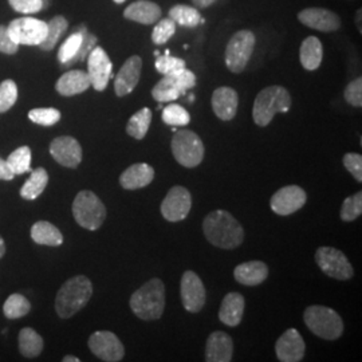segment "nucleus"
Instances as JSON below:
<instances>
[{
  "label": "nucleus",
  "instance_id": "7c9ffc66",
  "mask_svg": "<svg viewBox=\"0 0 362 362\" xmlns=\"http://www.w3.org/2000/svg\"><path fill=\"white\" fill-rule=\"evenodd\" d=\"M19 350L27 358L37 357L43 350L42 337L31 327L22 329L19 333Z\"/></svg>",
  "mask_w": 362,
  "mask_h": 362
},
{
  "label": "nucleus",
  "instance_id": "a18cd8bd",
  "mask_svg": "<svg viewBox=\"0 0 362 362\" xmlns=\"http://www.w3.org/2000/svg\"><path fill=\"white\" fill-rule=\"evenodd\" d=\"M16 13H37L43 8V0H8Z\"/></svg>",
  "mask_w": 362,
  "mask_h": 362
},
{
  "label": "nucleus",
  "instance_id": "f704fd0d",
  "mask_svg": "<svg viewBox=\"0 0 362 362\" xmlns=\"http://www.w3.org/2000/svg\"><path fill=\"white\" fill-rule=\"evenodd\" d=\"M6 163L13 175H23L26 172H31V149L28 146L18 148L8 156Z\"/></svg>",
  "mask_w": 362,
  "mask_h": 362
},
{
  "label": "nucleus",
  "instance_id": "79ce46f5",
  "mask_svg": "<svg viewBox=\"0 0 362 362\" xmlns=\"http://www.w3.org/2000/svg\"><path fill=\"white\" fill-rule=\"evenodd\" d=\"M18 100V88L11 79H6L0 83V113H4L13 107Z\"/></svg>",
  "mask_w": 362,
  "mask_h": 362
},
{
  "label": "nucleus",
  "instance_id": "c9c22d12",
  "mask_svg": "<svg viewBox=\"0 0 362 362\" xmlns=\"http://www.w3.org/2000/svg\"><path fill=\"white\" fill-rule=\"evenodd\" d=\"M31 310V305L28 302L26 297H23L22 294H13L7 298V300L4 302L3 311L4 315L10 320H16V318H22L28 311Z\"/></svg>",
  "mask_w": 362,
  "mask_h": 362
},
{
  "label": "nucleus",
  "instance_id": "e433bc0d",
  "mask_svg": "<svg viewBox=\"0 0 362 362\" xmlns=\"http://www.w3.org/2000/svg\"><path fill=\"white\" fill-rule=\"evenodd\" d=\"M82 42H83L82 33H74L73 35L66 39L65 43L61 46L58 52V59L62 65H69L74 61V58L77 57L78 52L82 47Z\"/></svg>",
  "mask_w": 362,
  "mask_h": 362
},
{
  "label": "nucleus",
  "instance_id": "58836bf2",
  "mask_svg": "<svg viewBox=\"0 0 362 362\" xmlns=\"http://www.w3.org/2000/svg\"><path fill=\"white\" fill-rule=\"evenodd\" d=\"M28 118L38 125L43 127H52L61 119V112L54 107H39L33 109L28 113Z\"/></svg>",
  "mask_w": 362,
  "mask_h": 362
},
{
  "label": "nucleus",
  "instance_id": "09e8293b",
  "mask_svg": "<svg viewBox=\"0 0 362 362\" xmlns=\"http://www.w3.org/2000/svg\"><path fill=\"white\" fill-rule=\"evenodd\" d=\"M13 172L11 169L8 168L6 160L0 158V180H13Z\"/></svg>",
  "mask_w": 362,
  "mask_h": 362
},
{
  "label": "nucleus",
  "instance_id": "b1692460",
  "mask_svg": "<svg viewBox=\"0 0 362 362\" xmlns=\"http://www.w3.org/2000/svg\"><path fill=\"white\" fill-rule=\"evenodd\" d=\"M161 8L158 4L149 0H139L132 3L124 11V16L129 21L141 25H153L161 19Z\"/></svg>",
  "mask_w": 362,
  "mask_h": 362
},
{
  "label": "nucleus",
  "instance_id": "cd10ccee",
  "mask_svg": "<svg viewBox=\"0 0 362 362\" xmlns=\"http://www.w3.org/2000/svg\"><path fill=\"white\" fill-rule=\"evenodd\" d=\"M322 58H324V47L320 39L317 37H309L302 42L300 50H299V59L303 69L309 71L317 70L322 64Z\"/></svg>",
  "mask_w": 362,
  "mask_h": 362
},
{
  "label": "nucleus",
  "instance_id": "f3484780",
  "mask_svg": "<svg viewBox=\"0 0 362 362\" xmlns=\"http://www.w3.org/2000/svg\"><path fill=\"white\" fill-rule=\"evenodd\" d=\"M50 153L54 160L66 168H77L82 161V148L76 139L61 136L50 144Z\"/></svg>",
  "mask_w": 362,
  "mask_h": 362
},
{
  "label": "nucleus",
  "instance_id": "8fccbe9b",
  "mask_svg": "<svg viewBox=\"0 0 362 362\" xmlns=\"http://www.w3.org/2000/svg\"><path fill=\"white\" fill-rule=\"evenodd\" d=\"M197 8H207L211 4L215 3V0H192Z\"/></svg>",
  "mask_w": 362,
  "mask_h": 362
},
{
  "label": "nucleus",
  "instance_id": "f8f14e48",
  "mask_svg": "<svg viewBox=\"0 0 362 362\" xmlns=\"http://www.w3.org/2000/svg\"><path fill=\"white\" fill-rule=\"evenodd\" d=\"M89 348L91 353L103 361L118 362L125 356L124 345L112 332L93 333L89 338Z\"/></svg>",
  "mask_w": 362,
  "mask_h": 362
},
{
  "label": "nucleus",
  "instance_id": "ddd939ff",
  "mask_svg": "<svg viewBox=\"0 0 362 362\" xmlns=\"http://www.w3.org/2000/svg\"><path fill=\"white\" fill-rule=\"evenodd\" d=\"M192 208V196L184 187L176 185L169 189L161 203V215L168 221H181L189 215Z\"/></svg>",
  "mask_w": 362,
  "mask_h": 362
},
{
  "label": "nucleus",
  "instance_id": "c03bdc74",
  "mask_svg": "<svg viewBox=\"0 0 362 362\" xmlns=\"http://www.w3.org/2000/svg\"><path fill=\"white\" fill-rule=\"evenodd\" d=\"M345 100L354 107L362 106V78L351 81L345 89Z\"/></svg>",
  "mask_w": 362,
  "mask_h": 362
},
{
  "label": "nucleus",
  "instance_id": "4be33fe9",
  "mask_svg": "<svg viewBox=\"0 0 362 362\" xmlns=\"http://www.w3.org/2000/svg\"><path fill=\"white\" fill-rule=\"evenodd\" d=\"M233 344L231 337L224 332H214L208 337L206 360L208 362H230L233 360Z\"/></svg>",
  "mask_w": 362,
  "mask_h": 362
},
{
  "label": "nucleus",
  "instance_id": "4468645a",
  "mask_svg": "<svg viewBox=\"0 0 362 362\" xmlns=\"http://www.w3.org/2000/svg\"><path fill=\"white\" fill-rule=\"evenodd\" d=\"M181 300L184 309L189 313H199L206 303V287L199 275L194 272L182 274L180 286Z\"/></svg>",
  "mask_w": 362,
  "mask_h": 362
},
{
  "label": "nucleus",
  "instance_id": "412c9836",
  "mask_svg": "<svg viewBox=\"0 0 362 362\" xmlns=\"http://www.w3.org/2000/svg\"><path fill=\"white\" fill-rule=\"evenodd\" d=\"M214 113L221 121H231L236 116L239 106V95L233 88L221 86L212 94Z\"/></svg>",
  "mask_w": 362,
  "mask_h": 362
},
{
  "label": "nucleus",
  "instance_id": "6e6552de",
  "mask_svg": "<svg viewBox=\"0 0 362 362\" xmlns=\"http://www.w3.org/2000/svg\"><path fill=\"white\" fill-rule=\"evenodd\" d=\"M196 86V76L191 70L181 69L176 73L164 76L152 89V95L157 103H172Z\"/></svg>",
  "mask_w": 362,
  "mask_h": 362
},
{
  "label": "nucleus",
  "instance_id": "37998d69",
  "mask_svg": "<svg viewBox=\"0 0 362 362\" xmlns=\"http://www.w3.org/2000/svg\"><path fill=\"white\" fill-rule=\"evenodd\" d=\"M187 64L184 59L176 58V57H170L169 52H165V55H158L156 59V69L158 73H161L163 76H168L172 73H176L181 69H185Z\"/></svg>",
  "mask_w": 362,
  "mask_h": 362
},
{
  "label": "nucleus",
  "instance_id": "393cba45",
  "mask_svg": "<svg viewBox=\"0 0 362 362\" xmlns=\"http://www.w3.org/2000/svg\"><path fill=\"white\" fill-rule=\"evenodd\" d=\"M233 276L240 285L258 286L267 279L269 267L263 262L251 260L236 266Z\"/></svg>",
  "mask_w": 362,
  "mask_h": 362
},
{
  "label": "nucleus",
  "instance_id": "0eeeda50",
  "mask_svg": "<svg viewBox=\"0 0 362 362\" xmlns=\"http://www.w3.org/2000/svg\"><path fill=\"white\" fill-rule=\"evenodd\" d=\"M172 153L182 167L194 168L204 158V144L192 130H179L172 139Z\"/></svg>",
  "mask_w": 362,
  "mask_h": 362
},
{
  "label": "nucleus",
  "instance_id": "2f4dec72",
  "mask_svg": "<svg viewBox=\"0 0 362 362\" xmlns=\"http://www.w3.org/2000/svg\"><path fill=\"white\" fill-rule=\"evenodd\" d=\"M152 122V112L148 107H143L137 113L130 117L129 122L127 125V132L130 137L136 140H143L146 136L149 127Z\"/></svg>",
  "mask_w": 362,
  "mask_h": 362
},
{
  "label": "nucleus",
  "instance_id": "a211bd4d",
  "mask_svg": "<svg viewBox=\"0 0 362 362\" xmlns=\"http://www.w3.org/2000/svg\"><path fill=\"white\" fill-rule=\"evenodd\" d=\"M298 19L302 25L322 33H333L341 27L339 16L327 8L313 7L302 10L298 13Z\"/></svg>",
  "mask_w": 362,
  "mask_h": 362
},
{
  "label": "nucleus",
  "instance_id": "f257e3e1",
  "mask_svg": "<svg viewBox=\"0 0 362 362\" xmlns=\"http://www.w3.org/2000/svg\"><path fill=\"white\" fill-rule=\"evenodd\" d=\"M203 231L208 242L223 250H233L240 246L245 231L239 221L227 211H212L203 221Z\"/></svg>",
  "mask_w": 362,
  "mask_h": 362
},
{
  "label": "nucleus",
  "instance_id": "c85d7f7f",
  "mask_svg": "<svg viewBox=\"0 0 362 362\" xmlns=\"http://www.w3.org/2000/svg\"><path fill=\"white\" fill-rule=\"evenodd\" d=\"M31 238L42 246L58 247L64 243L61 231L49 221H38L31 228Z\"/></svg>",
  "mask_w": 362,
  "mask_h": 362
},
{
  "label": "nucleus",
  "instance_id": "4c0bfd02",
  "mask_svg": "<svg viewBox=\"0 0 362 362\" xmlns=\"http://www.w3.org/2000/svg\"><path fill=\"white\" fill-rule=\"evenodd\" d=\"M163 121L170 127H187L191 121L189 113L181 105L170 104L163 110Z\"/></svg>",
  "mask_w": 362,
  "mask_h": 362
},
{
  "label": "nucleus",
  "instance_id": "49530a36",
  "mask_svg": "<svg viewBox=\"0 0 362 362\" xmlns=\"http://www.w3.org/2000/svg\"><path fill=\"white\" fill-rule=\"evenodd\" d=\"M344 165L358 182L362 181V156L358 153H346L344 156Z\"/></svg>",
  "mask_w": 362,
  "mask_h": 362
},
{
  "label": "nucleus",
  "instance_id": "ea45409f",
  "mask_svg": "<svg viewBox=\"0 0 362 362\" xmlns=\"http://www.w3.org/2000/svg\"><path fill=\"white\" fill-rule=\"evenodd\" d=\"M361 214L362 192H357L344 200L341 207V219L344 221H353L360 218Z\"/></svg>",
  "mask_w": 362,
  "mask_h": 362
},
{
  "label": "nucleus",
  "instance_id": "603ef678",
  "mask_svg": "<svg viewBox=\"0 0 362 362\" xmlns=\"http://www.w3.org/2000/svg\"><path fill=\"white\" fill-rule=\"evenodd\" d=\"M361 16H362L361 10H358V13H357V18H356V21H357V22H356V23H357V26H358V30H360V33H361V31H362Z\"/></svg>",
  "mask_w": 362,
  "mask_h": 362
},
{
  "label": "nucleus",
  "instance_id": "a878e982",
  "mask_svg": "<svg viewBox=\"0 0 362 362\" xmlns=\"http://www.w3.org/2000/svg\"><path fill=\"white\" fill-rule=\"evenodd\" d=\"M245 298L239 293H228L223 302L219 311V320L224 325L235 327L242 322L245 314Z\"/></svg>",
  "mask_w": 362,
  "mask_h": 362
},
{
  "label": "nucleus",
  "instance_id": "bb28decb",
  "mask_svg": "<svg viewBox=\"0 0 362 362\" xmlns=\"http://www.w3.org/2000/svg\"><path fill=\"white\" fill-rule=\"evenodd\" d=\"M90 86V79L86 71L71 70L58 79L55 89L64 97H71L88 90Z\"/></svg>",
  "mask_w": 362,
  "mask_h": 362
},
{
  "label": "nucleus",
  "instance_id": "dca6fc26",
  "mask_svg": "<svg viewBox=\"0 0 362 362\" xmlns=\"http://www.w3.org/2000/svg\"><path fill=\"white\" fill-rule=\"evenodd\" d=\"M306 192L298 185H287L275 192L272 197V209L281 216H287L299 211L306 203Z\"/></svg>",
  "mask_w": 362,
  "mask_h": 362
},
{
  "label": "nucleus",
  "instance_id": "7ed1b4c3",
  "mask_svg": "<svg viewBox=\"0 0 362 362\" xmlns=\"http://www.w3.org/2000/svg\"><path fill=\"white\" fill-rule=\"evenodd\" d=\"M93 294L90 279L77 275L66 281L55 298V310L61 318H70L83 309Z\"/></svg>",
  "mask_w": 362,
  "mask_h": 362
},
{
  "label": "nucleus",
  "instance_id": "2eb2a0df",
  "mask_svg": "<svg viewBox=\"0 0 362 362\" xmlns=\"http://www.w3.org/2000/svg\"><path fill=\"white\" fill-rule=\"evenodd\" d=\"M113 65L103 47H94L88 57V76L91 86L97 91H104L112 78Z\"/></svg>",
  "mask_w": 362,
  "mask_h": 362
},
{
  "label": "nucleus",
  "instance_id": "5701e85b",
  "mask_svg": "<svg viewBox=\"0 0 362 362\" xmlns=\"http://www.w3.org/2000/svg\"><path fill=\"white\" fill-rule=\"evenodd\" d=\"M153 179H155V169L152 168L149 164L139 163V164H133L121 175L119 184L125 189L134 191V189L145 188L153 181Z\"/></svg>",
  "mask_w": 362,
  "mask_h": 362
},
{
  "label": "nucleus",
  "instance_id": "39448f33",
  "mask_svg": "<svg viewBox=\"0 0 362 362\" xmlns=\"http://www.w3.org/2000/svg\"><path fill=\"white\" fill-rule=\"evenodd\" d=\"M305 324L314 336L338 339L344 333V322L338 313L326 306H309L303 313Z\"/></svg>",
  "mask_w": 362,
  "mask_h": 362
},
{
  "label": "nucleus",
  "instance_id": "72a5a7b5",
  "mask_svg": "<svg viewBox=\"0 0 362 362\" xmlns=\"http://www.w3.org/2000/svg\"><path fill=\"white\" fill-rule=\"evenodd\" d=\"M67 30V21L64 16H55L52 21L47 23V34L45 40L39 45V47L45 52H50L55 45L58 43L59 38L62 37V34Z\"/></svg>",
  "mask_w": 362,
  "mask_h": 362
},
{
  "label": "nucleus",
  "instance_id": "f03ea898",
  "mask_svg": "<svg viewBox=\"0 0 362 362\" xmlns=\"http://www.w3.org/2000/svg\"><path fill=\"white\" fill-rule=\"evenodd\" d=\"M130 309L143 321L158 320L165 309V287L153 278L141 286L130 298Z\"/></svg>",
  "mask_w": 362,
  "mask_h": 362
},
{
  "label": "nucleus",
  "instance_id": "20e7f679",
  "mask_svg": "<svg viewBox=\"0 0 362 362\" xmlns=\"http://www.w3.org/2000/svg\"><path fill=\"white\" fill-rule=\"evenodd\" d=\"M291 106V95L284 86H269L259 93L252 117L258 127H267L276 113H286Z\"/></svg>",
  "mask_w": 362,
  "mask_h": 362
},
{
  "label": "nucleus",
  "instance_id": "473e14b6",
  "mask_svg": "<svg viewBox=\"0 0 362 362\" xmlns=\"http://www.w3.org/2000/svg\"><path fill=\"white\" fill-rule=\"evenodd\" d=\"M169 18L176 23L184 27H196L200 21L202 15L197 8L187 6V4H177L169 10Z\"/></svg>",
  "mask_w": 362,
  "mask_h": 362
},
{
  "label": "nucleus",
  "instance_id": "c756f323",
  "mask_svg": "<svg viewBox=\"0 0 362 362\" xmlns=\"http://www.w3.org/2000/svg\"><path fill=\"white\" fill-rule=\"evenodd\" d=\"M49 182V175L45 168H37L31 170L30 179L25 182L21 189V196L26 200H34L42 194Z\"/></svg>",
  "mask_w": 362,
  "mask_h": 362
},
{
  "label": "nucleus",
  "instance_id": "864d4df0",
  "mask_svg": "<svg viewBox=\"0 0 362 362\" xmlns=\"http://www.w3.org/2000/svg\"><path fill=\"white\" fill-rule=\"evenodd\" d=\"M64 362H79V358L74 356H66L64 357Z\"/></svg>",
  "mask_w": 362,
  "mask_h": 362
},
{
  "label": "nucleus",
  "instance_id": "de8ad7c7",
  "mask_svg": "<svg viewBox=\"0 0 362 362\" xmlns=\"http://www.w3.org/2000/svg\"><path fill=\"white\" fill-rule=\"evenodd\" d=\"M18 49H19V45H16L8 35L7 27L0 26V52L11 55L18 52Z\"/></svg>",
  "mask_w": 362,
  "mask_h": 362
},
{
  "label": "nucleus",
  "instance_id": "5fc2aeb1",
  "mask_svg": "<svg viewBox=\"0 0 362 362\" xmlns=\"http://www.w3.org/2000/svg\"><path fill=\"white\" fill-rule=\"evenodd\" d=\"M125 0H115V3H117V4H121V3H124Z\"/></svg>",
  "mask_w": 362,
  "mask_h": 362
},
{
  "label": "nucleus",
  "instance_id": "a19ab883",
  "mask_svg": "<svg viewBox=\"0 0 362 362\" xmlns=\"http://www.w3.org/2000/svg\"><path fill=\"white\" fill-rule=\"evenodd\" d=\"M176 33V23L170 18H164L156 22L153 33H152V40L156 45H164L169 39L172 38Z\"/></svg>",
  "mask_w": 362,
  "mask_h": 362
},
{
  "label": "nucleus",
  "instance_id": "3c124183",
  "mask_svg": "<svg viewBox=\"0 0 362 362\" xmlns=\"http://www.w3.org/2000/svg\"><path fill=\"white\" fill-rule=\"evenodd\" d=\"M6 254V246H4V242H3V238L0 236V259L3 258V255Z\"/></svg>",
  "mask_w": 362,
  "mask_h": 362
},
{
  "label": "nucleus",
  "instance_id": "1a4fd4ad",
  "mask_svg": "<svg viewBox=\"0 0 362 362\" xmlns=\"http://www.w3.org/2000/svg\"><path fill=\"white\" fill-rule=\"evenodd\" d=\"M255 47V35L250 30L233 34L226 47V65L235 74L245 71Z\"/></svg>",
  "mask_w": 362,
  "mask_h": 362
},
{
  "label": "nucleus",
  "instance_id": "423d86ee",
  "mask_svg": "<svg viewBox=\"0 0 362 362\" xmlns=\"http://www.w3.org/2000/svg\"><path fill=\"white\" fill-rule=\"evenodd\" d=\"M73 215L81 227L94 231L106 219V208L97 194L91 191H81L73 203Z\"/></svg>",
  "mask_w": 362,
  "mask_h": 362
},
{
  "label": "nucleus",
  "instance_id": "6ab92c4d",
  "mask_svg": "<svg viewBox=\"0 0 362 362\" xmlns=\"http://www.w3.org/2000/svg\"><path fill=\"white\" fill-rule=\"evenodd\" d=\"M143 59L139 55H133L118 71L115 79V91L118 97H125L136 89L141 77Z\"/></svg>",
  "mask_w": 362,
  "mask_h": 362
},
{
  "label": "nucleus",
  "instance_id": "9d476101",
  "mask_svg": "<svg viewBox=\"0 0 362 362\" xmlns=\"http://www.w3.org/2000/svg\"><path fill=\"white\" fill-rule=\"evenodd\" d=\"M315 262L327 276L338 281L350 279L354 274L349 259L342 251L333 247H320L315 252Z\"/></svg>",
  "mask_w": 362,
  "mask_h": 362
},
{
  "label": "nucleus",
  "instance_id": "9b49d317",
  "mask_svg": "<svg viewBox=\"0 0 362 362\" xmlns=\"http://www.w3.org/2000/svg\"><path fill=\"white\" fill-rule=\"evenodd\" d=\"M7 31L19 46H39L46 38L47 23L35 18H19L7 26Z\"/></svg>",
  "mask_w": 362,
  "mask_h": 362
},
{
  "label": "nucleus",
  "instance_id": "aec40b11",
  "mask_svg": "<svg viewBox=\"0 0 362 362\" xmlns=\"http://www.w3.org/2000/svg\"><path fill=\"white\" fill-rule=\"evenodd\" d=\"M305 342L296 329H288L276 341L275 351L282 362H299L305 357Z\"/></svg>",
  "mask_w": 362,
  "mask_h": 362
}]
</instances>
